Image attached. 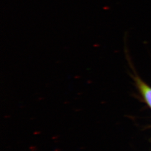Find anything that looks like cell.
Listing matches in <instances>:
<instances>
[{"label":"cell","mask_w":151,"mask_h":151,"mask_svg":"<svg viewBox=\"0 0 151 151\" xmlns=\"http://www.w3.org/2000/svg\"><path fill=\"white\" fill-rule=\"evenodd\" d=\"M135 81L142 96L151 109V87L138 77H135Z\"/></svg>","instance_id":"cell-1"}]
</instances>
